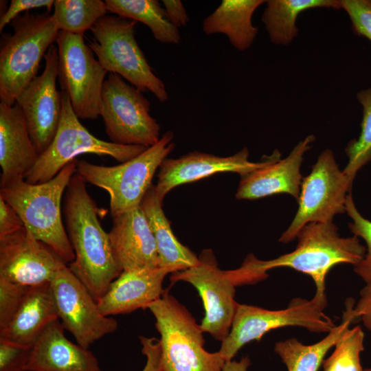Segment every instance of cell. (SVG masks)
<instances>
[{"label":"cell","mask_w":371,"mask_h":371,"mask_svg":"<svg viewBox=\"0 0 371 371\" xmlns=\"http://www.w3.org/2000/svg\"><path fill=\"white\" fill-rule=\"evenodd\" d=\"M64 330L58 319L46 326L32 346L27 371H102L95 355Z\"/></svg>","instance_id":"22"},{"label":"cell","mask_w":371,"mask_h":371,"mask_svg":"<svg viewBox=\"0 0 371 371\" xmlns=\"http://www.w3.org/2000/svg\"><path fill=\"white\" fill-rule=\"evenodd\" d=\"M198 257L197 265L172 273L170 281L186 282L197 290L205 310L201 328L221 342L230 331L238 305L235 300L236 286L229 270L219 268L212 249L203 250Z\"/></svg>","instance_id":"13"},{"label":"cell","mask_w":371,"mask_h":371,"mask_svg":"<svg viewBox=\"0 0 371 371\" xmlns=\"http://www.w3.org/2000/svg\"><path fill=\"white\" fill-rule=\"evenodd\" d=\"M365 370H366V371H371V368H366Z\"/></svg>","instance_id":"42"},{"label":"cell","mask_w":371,"mask_h":371,"mask_svg":"<svg viewBox=\"0 0 371 371\" xmlns=\"http://www.w3.org/2000/svg\"><path fill=\"white\" fill-rule=\"evenodd\" d=\"M67 264L23 226L0 237V279L34 287L49 284Z\"/></svg>","instance_id":"16"},{"label":"cell","mask_w":371,"mask_h":371,"mask_svg":"<svg viewBox=\"0 0 371 371\" xmlns=\"http://www.w3.org/2000/svg\"><path fill=\"white\" fill-rule=\"evenodd\" d=\"M54 0H12L9 7L3 12L0 19V32L23 11L45 8L50 12L54 4Z\"/></svg>","instance_id":"36"},{"label":"cell","mask_w":371,"mask_h":371,"mask_svg":"<svg viewBox=\"0 0 371 371\" xmlns=\"http://www.w3.org/2000/svg\"><path fill=\"white\" fill-rule=\"evenodd\" d=\"M137 21L105 15L90 30L89 46L102 67L120 75L142 92H150L160 102L168 99L164 82L153 71L135 37Z\"/></svg>","instance_id":"6"},{"label":"cell","mask_w":371,"mask_h":371,"mask_svg":"<svg viewBox=\"0 0 371 371\" xmlns=\"http://www.w3.org/2000/svg\"><path fill=\"white\" fill-rule=\"evenodd\" d=\"M58 79L79 119L100 115L101 96L107 71L85 43L84 36L59 31L56 38Z\"/></svg>","instance_id":"12"},{"label":"cell","mask_w":371,"mask_h":371,"mask_svg":"<svg viewBox=\"0 0 371 371\" xmlns=\"http://www.w3.org/2000/svg\"><path fill=\"white\" fill-rule=\"evenodd\" d=\"M326 306L314 297L293 299L286 308L268 310L239 304L230 331L221 341L219 352L225 362L252 341H260L268 332L286 326H299L315 333H328L336 325L324 313Z\"/></svg>","instance_id":"8"},{"label":"cell","mask_w":371,"mask_h":371,"mask_svg":"<svg viewBox=\"0 0 371 371\" xmlns=\"http://www.w3.org/2000/svg\"><path fill=\"white\" fill-rule=\"evenodd\" d=\"M296 248L269 260L248 255L252 271L258 282L268 277L267 271L289 267L308 275L314 281V297L327 306L325 280L328 271L339 264L358 265L365 257L366 247L358 237H341L333 221L310 223L298 233Z\"/></svg>","instance_id":"2"},{"label":"cell","mask_w":371,"mask_h":371,"mask_svg":"<svg viewBox=\"0 0 371 371\" xmlns=\"http://www.w3.org/2000/svg\"><path fill=\"white\" fill-rule=\"evenodd\" d=\"M354 300L346 302L342 322L318 342L305 345L296 338L276 343L274 352L281 358L288 371H318L329 350L335 346L344 332L356 319L353 315Z\"/></svg>","instance_id":"26"},{"label":"cell","mask_w":371,"mask_h":371,"mask_svg":"<svg viewBox=\"0 0 371 371\" xmlns=\"http://www.w3.org/2000/svg\"><path fill=\"white\" fill-rule=\"evenodd\" d=\"M38 157L20 106L0 102L1 188L24 180Z\"/></svg>","instance_id":"19"},{"label":"cell","mask_w":371,"mask_h":371,"mask_svg":"<svg viewBox=\"0 0 371 371\" xmlns=\"http://www.w3.org/2000/svg\"><path fill=\"white\" fill-rule=\"evenodd\" d=\"M61 99L62 113L55 137L26 175L25 181L27 183L36 184L52 179L81 154L109 156L124 163L148 148L142 146L116 144L97 138L80 123L66 93L61 91Z\"/></svg>","instance_id":"9"},{"label":"cell","mask_w":371,"mask_h":371,"mask_svg":"<svg viewBox=\"0 0 371 371\" xmlns=\"http://www.w3.org/2000/svg\"><path fill=\"white\" fill-rule=\"evenodd\" d=\"M262 16L271 42L288 45L297 36L296 20L304 10L326 8L341 9L339 0H269Z\"/></svg>","instance_id":"27"},{"label":"cell","mask_w":371,"mask_h":371,"mask_svg":"<svg viewBox=\"0 0 371 371\" xmlns=\"http://www.w3.org/2000/svg\"><path fill=\"white\" fill-rule=\"evenodd\" d=\"M57 319L50 283L30 287L15 315L0 329V338L32 346L46 326Z\"/></svg>","instance_id":"24"},{"label":"cell","mask_w":371,"mask_h":371,"mask_svg":"<svg viewBox=\"0 0 371 371\" xmlns=\"http://www.w3.org/2000/svg\"><path fill=\"white\" fill-rule=\"evenodd\" d=\"M360 297L353 308L355 319H360L364 326L371 331V282L360 291Z\"/></svg>","instance_id":"39"},{"label":"cell","mask_w":371,"mask_h":371,"mask_svg":"<svg viewBox=\"0 0 371 371\" xmlns=\"http://www.w3.org/2000/svg\"><path fill=\"white\" fill-rule=\"evenodd\" d=\"M109 235L115 258L122 271L159 267L155 239L140 206L113 217Z\"/></svg>","instance_id":"18"},{"label":"cell","mask_w":371,"mask_h":371,"mask_svg":"<svg viewBox=\"0 0 371 371\" xmlns=\"http://www.w3.org/2000/svg\"><path fill=\"white\" fill-rule=\"evenodd\" d=\"M50 285L58 319L78 344L89 348L117 330V322L100 312L97 301L67 265L55 274Z\"/></svg>","instance_id":"14"},{"label":"cell","mask_w":371,"mask_h":371,"mask_svg":"<svg viewBox=\"0 0 371 371\" xmlns=\"http://www.w3.org/2000/svg\"><path fill=\"white\" fill-rule=\"evenodd\" d=\"M364 333L360 326L348 328L335 345L332 354L322 363L323 371H366L361 365Z\"/></svg>","instance_id":"31"},{"label":"cell","mask_w":371,"mask_h":371,"mask_svg":"<svg viewBox=\"0 0 371 371\" xmlns=\"http://www.w3.org/2000/svg\"><path fill=\"white\" fill-rule=\"evenodd\" d=\"M32 346L0 338V371H27Z\"/></svg>","instance_id":"34"},{"label":"cell","mask_w":371,"mask_h":371,"mask_svg":"<svg viewBox=\"0 0 371 371\" xmlns=\"http://www.w3.org/2000/svg\"><path fill=\"white\" fill-rule=\"evenodd\" d=\"M346 212L352 221L349 228L354 236L362 238L367 245V252L363 259L356 266L355 272L366 283L371 282V221L362 216L353 201L351 192L347 196Z\"/></svg>","instance_id":"32"},{"label":"cell","mask_w":371,"mask_h":371,"mask_svg":"<svg viewBox=\"0 0 371 371\" xmlns=\"http://www.w3.org/2000/svg\"><path fill=\"white\" fill-rule=\"evenodd\" d=\"M357 98L363 109L361 129L359 137L350 140L346 148L348 162L343 170L352 181L357 172L371 161V89L359 91Z\"/></svg>","instance_id":"30"},{"label":"cell","mask_w":371,"mask_h":371,"mask_svg":"<svg viewBox=\"0 0 371 371\" xmlns=\"http://www.w3.org/2000/svg\"><path fill=\"white\" fill-rule=\"evenodd\" d=\"M174 133L166 132L155 145L117 166H104L78 161L76 172L85 182L106 190L113 217L139 207L153 177L175 147Z\"/></svg>","instance_id":"7"},{"label":"cell","mask_w":371,"mask_h":371,"mask_svg":"<svg viewBox=\"0 0 371 371\" xmlns=\"http://www.w3.org/2000/svg\"><path fill=\"white\" fill-rule=\"evenodd\" d=\"M30 287L0 279V329L13 318Z\"/></svg>","instance_id":"33"},{"label":"cell","mask_w":371,"mask_h":371,"mask_svg":"<svg viewBox=\"0 0 371 371\" xmlns=\"http://www.w3.org/2000/svg\"><path fill=\"white\" fill-rule=\"evenodd\" d=\"M24 226L16 212L0 196V237Z\"/></svg>","instance_id":"38"},{"label":"cell","mask_w":371,"mask_h":371,"mask_svg":"<svg viewBox=\"0 0 371 371\" xmlns=\"http://www.w3.org/2000/svg\"><path fill=\"white\" fill-rule=\"evenodd\" d=\"M53 8L59 31L82 36L108 12L101 0H56Z\"/></svg>","instance_id":"29"},{"label":"cell","mask_w":371,"mask_h":371,"mask_svg":"<svg viewBox=\"0 0 371 371\" xmlns=\"http://www.w3.org/2000/svg\"><path fill=\"white\" fill-rule=\"evenodd\" d=\"M349 16L355 32L371 41V1L339 0Z\"/></svg>","instance_id":"35"},{"label":"cell","mask_w":371,"mask_h":371,"mask_svg":"<svg viewBox=\"0 0 371 371\" xmlns=\"http://www.w3.org/2000/svg\"><path fill=\"white\" fill-rule=\"evenodd\" d=\"M148 308L160 335L161 371H223L224 358L204 348L200 324L174 296L164 291Z\"/></svg>","instance_id":"5"},{"label":"cell","mask_w":371,"mask_h":371,"mask_svg":"<svg viewBox=\"0 0 371 371\" xmlns=\"http://www.w3.org/2000/svg\"><path fill=\"white\" fill-rule=\"evenodd\" d=\"M167 274L160 267L123 271L97 300L100 312L109 317L148 308L164 294L163 282Z\"/></svg>","instance_id":"21"},{"label":"cell","mask_w":371,"mask_h":371,"mask_svg":"<svg viewBox=\"0 0 371 371\" xmlns=\"http://www.w3.org/2000/svg\"><path fill=\"white\" fill-rule=\"evenodd\" d=\"M142 352L146 357V364L142 371H161V349L159 339L155 337H139Z\"/></svg>","instance_id":"37"},{"label":"cell","mask_w":371,"mask_h":371,"mask_svg":"<svg viewBox=\"0 0 371 371\" xmlns=\"http://www.w3.org/2000/svg\"><path fill=\"white\" fill-rule=\"evenodd\" d=\"M13 33L0 42V100L16 104L22 91L37 76L43 58L56 41L59 30L52 14L27 12L12 22Z\"/></svg>","instance_id":"4"},{"label":"cell","mask_w":371,"mask_h":371,"mask_svg":"<svg viewBox=\"0 0 371 371\" xmlns=\"http://www.w3.org/2000/svg\"><path fill=\"white\" fill-rule=\"evenodd\" d=\"M76 172L65 190V229L75 258L69 269L97 301L122 270L118 265L109 233L98 219V207Z\"/></svg>","instance_id":"1"},{"label":"cell","mask_w":371,"mask_h":371,"mask_svg":"<svg viewBox=\"0 0 371 371\" xmlns=\"http://www.w3.org/2000/svg\"><path fill=\"white\" fill-rule=\"evenodd\" d=\"M248 157L249 150L245 147L228 157L194 151L177 159L166 158L158 172V181L155 185L157 192L164 200L175 187L218 172H232L244 176L280 159V153L275 150L271 155L259 162H251Z\"/></svg>","instance_id":"17"},{"label":"cell","mask_w":371,"mask_h":371,"mask_svg":"<svg viewBox=\"0 0 371 371\" xmlns=\"http://www.w3.org/2000/svg\"><path fill=\"white\" fill-rule=\"evenodd\" d=\"M315 139L314 135H310L298 142L285 159L241 176L236 198L253 200L286 193L298 201L303 179L300 166L305 153Z\"/></svg>","instance_id":"20"},{"label":"cell","mask_w":371,"mask_h":371,"mask_svg":"<svg viewBox=\"0 0 371 371\" xmlns=\"http://www.w3.org/2000/svg\"><path fill=\"white\" fill-rule=\"evenodd\" d=\"M142 92L118 74L109 73L101 96L100 116L110 142L149 148L160 139L161 126Z\"/></svg>","instance_id":"10"},{"label":"cell","mask_w":371,"mask_h":371,"mask_svg":"<svg viewBox=\"0 0 371 371\" xmlns=\"http://www.w3.org/2000/svg\"><path fill=\"white\" fill-rule=\"evenodd\" d=\"M108 12L141 22L148 27L159 42L178 44L179 30L167 19L165 10L157 0H105Z\"/></svg>","instance_id":"28"},{"label":"cell","mask_w":371,"mask_h":371,"mask_svg":"<svg viewBox=\"0 0 371 371\" xmlns=\"http://www.w3.org/2000/svg\"><path fill=\"white\" fill-rule=\"evenodd\" d=\"M78 162L77 159L72 160L46 182L31 184L24 179L0 188V196L16 212L27 229L66 264L71 263L75 255L63 225L61 201Z\"/></svg>","instance_id":"3"},{"label":"cell","mask_w":371,"mask_h":371,"mask_svg":"<svg viewBox=\"0 0 371 371\" xmlns=\"http://www.w3.org/2000/svg\"><path fill=\"white\" fill-rule=\"evenodd\" d=\"M264 0H223L219 6L203 21V31L209 36L226 35L237 50L243 52L254 43L258 27L252 23L255 10Z\"/></svg>","instance_id":"25"},{"label":"cell","mask_w":371,"mask_h":371,"mask_svg":"<svg viewBox=\"0 0 371 371\" xmlns=\"http://www.w3.org/2000/svg\"><path fill=\"white\" fill-rule=\"evenodd\" d=\"M43 73L35 77L16 100L24 115L30 138L39 155L50 146L60 121L61 92L56 89L58 53L54 45L45 56Z\"/></svg>","instance_id":"15"},{"label":"cell","mask_w":371,"mask_h":371,"mask_svg":"<svg viewBox=\"0 0 371 371\" xmlns=\"http://www.w3.org/2000/svg\"><path fill=\"white\" fill-rule=\"evenodd\" d=\"M162 204L163 200L159 196L155 186L152 185L139 205L155 239L159 267L166 270L168 273H173L197 265L199 257L176 238Z\"/></svg>","instance_id":"23"},{"label":"cell","mask_w":371,"mask_h":371,"mask_svg":"<svg viewBox=\"0 0 371 371\" xmlns=\"http://www.w3.org/2000/svg\"><path fill=\"white\" fill-rule=\"evenodd\" d=\"M168 20L178 29L186 26L189 21L188 13L180 0H163Z\"/></svg>","instance_id":"40"},{"label":"cell","mask_w":371,"mask_h":371,"mask_svg":"<svg viewBox=\"0 0 371 371\" xmlns=\"http://www.w3.org/2000/svg\"><path fill=\"white\" fill-rule=\"evenodd\" d=\"M251 365L249 357H243L240 361L231 360L226 361L223 371H247Z\"/></svg>","instance_id":"41"},{"label":"cell","mask_w":371,"mask_h":371,"mask_svg":"<svg viewBox=\"0 0 371 371\" xmlns=\"http://www.w3.org/2000/svg\"><path fill=\"white\" fill-rule=\"evenodd\" d=\"M352 184V181L339 168L332 150H324L310 174L302 179L297 211L279 241L289 243L306 225L332 222L336 214L345 212Z\"/></svg>","instance_id":"11"}]
</instances>
